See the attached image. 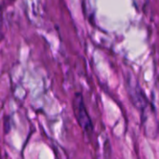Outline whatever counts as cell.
<instances>
[{"mask_svg": "<svg viewBox=\"0 0 159 159\" xmlns=\"http://www.w3.org/2000/svg\"><path fill=\"white\" fill-rule=\"evenodd\" d=\"M73 108L75 118L80 125L81 129H83L84 133L90 135L93 131V124L89 116V113L86 109L83 96L81 93H75L73 102Z\"/></svg>", "mask_w": 159, "mask_h": 159, "instance_id": "6da1fadb", "label": "cell"}]
</instances>
